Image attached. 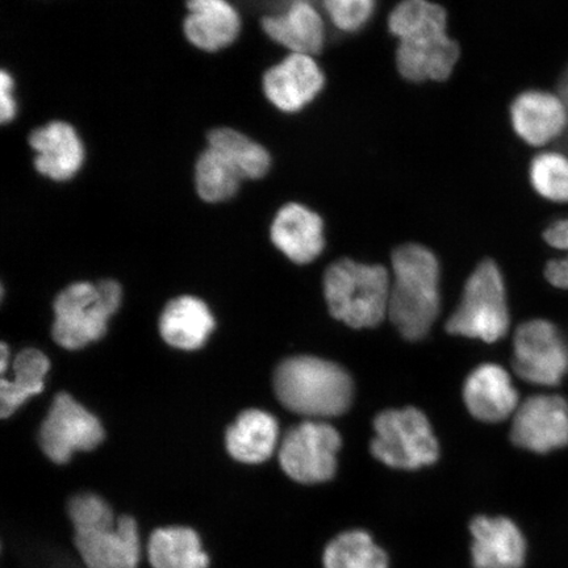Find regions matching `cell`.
Masks as SVG:
<instances>
[{
	"label": "cell",
	"mask_w": 568,
	"mask_h": 568,
	"mask_svg": "<svg viewBox=\"0 0 568 568\" xmlns=\"http://www.w3.org/2000/svg\"><path fill=\"white\" fill-rule=\"evenodd\" d=\"M544 239L554 248L568 251V217L551 223L544 232ZM546 280L554 287L568 290V255L562 260H552L546 265Z\"/></svg>",
	"instance_id": "f546056e"
},
{
	"label": "cell",
	"mask_w": 568,
	"mask_h": 568,
	"mask_svg": "<svg viewBox=\"0 0 568 568\" xmlns=\"http://www.w3.org/2000/svg\"><path fill=\"white\" fill-rule=\"evenodd\" d=\"M513 364L523 381L557 386L568 373L567 339L548 320H530L518 326Z\"/></svg>",
	"instance_id": "9c48e42d"
},
{
	"label": "cell",
	"mask_w": 568,
	"mask_h": 568,
	"mask_svg": "<svg viewBox=\"0 0 568 568\" xmlns=\"http://www.w3.org/2000/svg\"><path fill=\"white\" fill-rule=\"evenodd\" d=\"M323 568H389V557L365 529L341 531L326 544Z\"/></svg>",
	"instance_id": "484cf974"
},
{
	"label": "cell",
	"mask_w": 568,
	"mask_h": 568,
	"mask_svg": "<svg viewBox=\"0 0 568 568\" xmlns=\"http://www.w3.org/2000/svg\"><path fill=\"white\" fill-rule=\"evenodd\" d=\"M509 115L517 138L535 149L556 146L568 130L567 105L554 90L520 92L510 104Z\"/></svg>",
	"instance_id": "9a60e30c"
},
{
	"label": "cell",
	"mask_w": 568,
	"mask_h": 568,
	"mask_svg": "<svg viewBox=\"0 0 568 568\" xmlns=\"http://www.w3.org/2000/svg\"><path fill=\"white\" fill-rule=\"evenodd\" d=\"M101 423L68 394H59L40 430V446L54 464L65 465L77 452H90L101 445Z\"/></svg>",
	"instance_id": "30bf717a"
},
{
	"label": "cell",
	"mask_w": 568,
	"mask_h": 568,
	"mask_svg": "<svg viewBox=\"0 0 568 568\" xmlns=\"http://www.w3.org/2000/svg\"><path fill=\"white\" fill-rule=\"evenodd\" d=\"M474 568H523L528 544L520 527L506 516L474 517L468 524Z\"/></svg>",
	"instance_id": "ac0fdd59"
},
{
	"label": "cell",
	"mask_w": 568,
	"mask_h": 568,
	"mask_svg": "<svg viewBox=\"0 0 568 568\" xmlns=\"http://www.w3.org/2000/svg\"><path fill=\"white\" fill-rule=\"evenodd\" d=\"M439 314V265L423 245L406 244L393 254L388 316L404 338L428 335Z\"/></svg>",
	"instance_id": "7a4b0ae2"
},
{
	"label": "cell",
	"mask_w": 568,
	"mask_h": 568,
	"mask_svg": "<svg viewBox=\"0 0 568 568\" xmlns=\"http://www.w3.org/2000/svg\"><path fill=\"white\" fill-rule=\"evenodd\" d=\"M275 394L297 415L328 418L345 414L353 402V381L343 367L316 357L283 361L274 375Z\"/></svg>",
	"instance_id": "3957f363"
},
{
	"label": "cell",
	"mask_w": 568,
	"mask_h": 568,
	"mask_svg": "<svg viewBox=\"0 0 568 568\" xmlns=\"http://www.w3.org/2000/svg\"><path fill=\"white\" fill-rule=\"evenodd\" d=\"M530 186L538 196L554 204H568V154L546 149L531 159L528 169Z\"/></svg>",
	"instance_id": "83f0119b"
},
{
	"label": "cell",
	"mask_w": 568,
	"mask_h": 568,
	"mask_svg": "<svg viewBox=\"0 0 568 568\" xmlns=\"http://www.w3.org/2000/svg\"><path fill=\"white\" fill-rule=\"evenodd\" d=\"M215 320L207 305L193 296L170 302L160 320V331L169 345L182 351H195L209 339Z\"/></svg>",
	"instance_id": "7402d4cb"
},
{
	"label": "cell",
	"mask_w": 568,
	"mask_h": 568,
	"mask_svg": "<svg viewBox=\"0 0 568 568\" xmlns=\"http://www.w3.org/2000/svg\"><path fill=\"white\" fill-rule=\"evenodd\" d=\"M341 445L343 439L332 425L305 422L284 436L280 465L288 478L302 485H320L335 478Z\"/></svg>",
	"instance_id": "ba28073f"
},
{
	"label": "cell",
	"mask_w": 568,
	"mask_h": 568,
	"mask_svg": "<svg viewBox=\"0 0 568 568\" xmlns=\"http://www.w3.org/2000/svg\"><path fill=\"white\" fill-rule=\"evenodd\" d=\"M7 358H9V351H7V346L6 344L2 345V373L4 374L6 373V368H7Z\"/></svg>",
	"instance_id": "1f68e13d"
},
{
	"label": "cell",
	"mask_w": 568,
	"mask_h": 568,
	"mask_svg": "<svg viewBox=\"0 0 568 568\" xmlns=\"http://www.w3.org/2000/svg\"><path fill=\"white\" fill-rule=\"evenodd\" d=\"M183 34L204 53L231 48L244 30V17L232 0H186Z\"/></svg>",
	"instance_id": "e0dca14e"
},
{
	"label": "cell",
	"mask_w": 568,
	"mask_h": 568,
	"mask_svg": "<svg viewBox=\"0 0 568 568\" xmlns=\"http://www.w3.org/2000/svg\"><path fill=\"white\" fill-rule=\"evenodd\" d=\"M149 564L153 568H209L210 557L201 537L187 527L155 529L148 542Z\"/></svg>",
	"instance_id": "cb8c5ba5"
},
{
	"label": "cell",
	"mask_w": 568,
	"mask_h": 568,
	"mask_svg": "<svg viewBox=\"0 0 568 568\" xmlns=\"http://www.w3.org/2000/svg\"><path fill=\"white\" fill-rule=\"evenodd\" d=\"M17 80L9 70H0V125H10L19 118Z\"/></svg>",
	"instance_id": "4dcf8cb0"
},
{
	"label": "cell",
	"mask_w": 568,
	"mask_h": 568,
	"mask_svg": "<svg viewBox=\"0 0 568 568\" xmlns=\"http://www.w3.org/2000/svg\"><path fill=\"white\" fill-rule=\"evenodd\" d=\"M270 237L291 261L310 264L325 245L323 219L304 204L286 203L276 212Z\"/></svg>",
	"instance_id": "d6986e66"
},
{
	"label": "cell",
	"mask_w": 568,
	"mask_h": 568,
	"mask_svg": "<svg viewBox=\"0 0 568 568\" xmlns=\"http://www.w3.org/2000/svg\"><path fill=\"white\" fill-rule=\"evenodd\" d=\"M375 4L376 0H323L332 24L345 33L364 30L374 16Z\"/></svg>",
	"instance_id": "f1b7e54d"
},
{
	"label": "cell",
	"mask_w": 568,
	"mask_h": 568,
	"mask_svg": "<svg viewBox=\"0 0 568 568\" xmlns=\"http://www.w3.org/2000/svg\"><path fill=\"white\" fill-rule=\"evenodd\" d=\"M510 439L521 449L537 454L568 446V403L565 397H528L515 412Z\"/></svg>",
	"instance_id": "5bb4252c"
},
{
	"label": "cell",
	"mask_w": 568,
	"mask_h": 568,
	"mask_svg": "<svg viewBox=\"0 0 568 568\" xmlns=\"http://www.w3.org/2000/svg\"><path fill=\"white\" fill-rule=\"evenodd\" d=\"M122 302V288L113 281L71 284L55 297L53 337L67 349H81L102 338L106 323Z\"/></svg>",
	"instance_id": "5b68a950"
},
{
	"label": "cell",
	"mask_w": 568,
	"mask_h": 568,
	"mask_svg": "<svg viewBox=\"0 0 568 568\" xmlns=\"http://www.w3.org/2000/svg\"><path fill=\"white\" fill-rule=\"evenodd\" d=\"M464 399L470 414L485 423H500L515 415L518 394L503 367L481 365L468 376Z\"/></svg>",
	"instance_id": "ffe728a7"
},
{
	"label": "cell",
	"mask_w": 568,
	"mask_h": 568,
	"mask_svg": "<svg viewBox=\"0 0 568 568\" xmlns=\"http://www.w3.org/2000/svg\"><path fill=\"white\" fill-rule=\"evenodd\" d=\"M207 146L216 149L239 170L245 182L265 180L274 168L273 153L257 140L230 126L207 133Z\"/></svg>",
	"instance_id": "603a6c76"
},
{
	"label": "cell",
	"mask_w": 568,
	"mask_h": 568,
	"mask_svg": "<svg viewBox=\"0 0 568 568\" xmlns=\"http://www.w3.org/2000/svg\"><path fill=\"white\" fill-rule=\"evenodd\" d=\"M258 21L261 31L284 52L315 57L325 47V20L310 0H291L283 9L266 13Z\"/></svg>",
	"instance_id": "2e32d148"
},
{
	"label": "cell",
	"mask_w": 568,
	"mask_h": 568,
	"mask_svg": "<svg viewBox=\"0 0 568 568\" xmlns=\"http://www.w3.org/2000/svg\"><path fill=\"white\" fill-rule=\"evenodd\" d=\"M390 280L382 266L341 260L325 272V300L333 317L354 329L374 328L388 316Z\"/></svg>",
	"instance_id": "277c9868"
},
{
	"label": "cell",
	"mask_w": 568,
	"mask_h": 568,
	"mask_svg": "<svg viewBox=\"0 0 568 568\" xmlns=\"http://www.w3.org/2000/svg\"><path fill=\"white\" fill-rule=\"evenodd\" d=\"M74 545L88 568H139L141 562L139 525L131 516L74 529Z\"/></svg>",
	"instance_id": "7c38bea8"
},
{
	"label": "cell",
	"mask_w": 568,
	"mask_h": 568,
	"mask_svg": "<svg viewBox=\"0 0 568 568\" xmlns=\"http://www.w3.org/2000/svg\"><path fill=\"white\" fill-rule=\"evenodd\" d=\"M27 141L36 173L48 181L69 183L87 165V144L77 128L65 120H53L34 128Z\"/></svg>",
	"instance_id": "4fadbf2b"
},
{
	"label": "cell",
	"mask_w": 568,
	"mask_h": 568,
	"mask_svg": "<svg viewBox=\"0 0 568 568\" xmlns=\"http://www.w3.org/2000/svg\"><path fill=\"white\" fill-rule=\"evenodd\" d=\"M244 178L229 159L207 146L199 154L194 165L195 194L205 204L232 202L244 186Z\"/></svg>",
	"instance_id": "d4e9b609"
},
{
	"label": "cell",
	"mask_w": 568,
	"mask_h": 568,
	"mask_svg": "<svg viewBox=\"0 0 568 568\" xmlns=\"http://www.w3.org/2000/svg\"><path fill=\"white\" fill-rule=\"evenodd\" d=\"M399 40L396 67L409 82H443L459 60V45L447 34V13L429 0H402L388 18Z\"/></svg>",
	"instance_id": "6da1fadb"
},
{
	"label": "cell",
	"mask_w": 568,
	"mask_h": 568,
	"mask_svg": "<svg viewBox=\"0 0 568 568\" xmlns=\"http://www.w3.org/2000/svg\"><path fill=\"white\" fill-rule=\"evenodd\" d=\"M278 436V423L272 415L260 409H248L226 432V450L241 464H264L272 458Z\"/></svg>",
	"instance_id": "44dd1931"
},
{
	"label": "cell",
	"mask_w": 568,
	"mask_h": 568,
	"mask_svg": "<svg viewBox=\"0 0 568 568\" xmlns=\"http://www.w3.org/2000/svg\"><path fill=\"white\" fill-rule=\"evenodd\" d=\"M373 456L396 470L435 465L439 446L428 418L416 408L382 412L374 422Z\"/></svg>",
	"instance_id": "52a82bcc"
},
{
	"label": "cell",
	"mask_w": 568,
	"mask_h": 568,
	"mask_svg": "<svg viewBox=\"0 0 568 568\" xmlns=\"http://www.w3.org/2000/svg\"><path fill=\"white\" fill-rule=\"evenodd\" d=\"M49 359L38 349H26L13 361V381L2 378L0 385V414L7 418L21 404L44 389Z\"/></svg>",
	"instance_id": "4316f807"
},
{
	"label": "cell",
	"mask_w": 568,
	"mask_h": 568,
	"mask_svg": "<svg viewBox=\"0 0 568 568\" xmlns=\"http://www.w3.org/2000/svg\"><path fill=\"white\" fill-rule=\"evenodd\" d=\"M509 312L499 267L483 261L466 283L458 308L446 324L452 335L493 344L507 335Z\"/></svg>",
	"instance_id": "8992f818"
},
{
	"label": "cell",
	"mask_w": 568,
	"mask_h": 568,
	"mask_svg": "<svg viewBox=\"0 0 568 568\" xmlns=\"http://www.w3.org/2000/svg\"><path fill=\"white\" fill-rule=\"evenodd\" d=\"M325 88V74L314 55L287 53L262 75L266 102L284 115L307 109Z\"/></svg>",
	"instance_id": "8fae6325"
}]
</instances>
